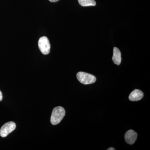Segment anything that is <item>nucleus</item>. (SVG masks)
Segmentation results:
<instances>
[{
    "label": "nucleus",
    "mask_w": 150,
    "mask_h": 150,
    "mask_svg": "<svg viewBox=\"0 0 150 150\" xmlns=\"http://www.w3.org/2000/svg\"><path fill=\"white\" fill-rule=\"evenodd\" d=\"M66 112L64 108L61 106L55 107L53 109L51 117V122L53 125H56L60 123L64 117Z\"/></svg>",
    "instance_id": "nucleus-1"
},
{
    "label": "nucleus",
    "mask_w": 150,
    "mask_h": 150,
    "mask_svg": "<svg viewBox=\"0 0 150 150\" xmlns=\"http://www.w3.org/2000/svg\"><path fill=\"white\" fill-rule=\"evenodd\" d=\"M77 78L81 83L85 85L93 83L96 80V77L94 76L84 72H79L78 73Z\"/></svg>",
    "instance_id": "nucleus-2"
},
{
    "label": "nucleus",
    "mask_w": 150,
    "mask_h": 150,
    "mask_svg": "<svg viewBox=\"0 0 150 150\" xmlns=\"http://www.w3.org/2000/svg\"><path fill=\"white\" fill-rule=\"evenodd\" d=\"M38 45L42 54L44 55L49 54L51 49V44L48 38L46 36L40 38L38 40Z\"/></svg>",
    "instance_id": "nucleus-3"
},
{
    "label": "nucleus",
    "mask_w": 150,
    "mask_h": 150,
    "mask_svg": "<svg viewBox=\"0 0 150 150\" xmlns=\"http://www.w3.org/2000/svg\"><path fill=\"white\" fill-rule=\"evenodd\" d=\"M16 128V123L13 121H10L5 123L0 129V136L3 138L6 137Z\"/></svg>",
    "instance_id": "nucleus-4"
},
{
    "label": "nucleus",
    "mask_w": 150,
    "mask_h": 150,
    "mask_svg": "<svg viewBox=\"0 0 150 150\" xmlns=\"http://www.w3.org/2000/svg\"><path fill=\"white\" fill-rule=\"evenodd\" d=\"M137 138V134L134 130L127 131L125 135V139L128 144L132 145L135 143Z\"/></svg>",
    "instance_id": "nucleus-5"
},
{
    "label": "nucleus",
    "mask_w": 150,
    "mask_h": 150,
    "mask_svg": "<svg viewBox=\"0 0 150 150\" xmlns=\"http://www.w3.org/2000/svg\"><path fill=\"white\" fill-rule=\"evenodd\" d=\"M144 97L143 92L139 89H135L130 93L129 99L131 101H138L142 99Z\"/></svg>",
    "instance_id": "nucleus-6"
},
{
    "label": "nucleus",
    "mask_w": 150,
    "mask_h": 150,
    "mask_svg": "<svg viewBox=\"0 0 150 150\" xmlns=\"http://www.w3.org/2000/svg\"><path fill=\"white\" fill-rule=\"evenodd\" d=\"M113 51L112 61L115 64L119 65L121 64V51L117 47H114Z\"/></svg>",
    "instance_id": "nucleus-7"
},
{
    "label": "nucleus",
    "mask_w": 150,
    "mask_h": 150,
    "mask_svg": "<svg viewBox=\"0 0 150 150\" xmlns=\"http://www.w3.org/2000/svg\"><path fill=\"white\" fill-rule=\"evenodd\" d=\"M80 4L82 6H95L96 2L95 0H78Z\"/></svg>",
    "instance_id": "nucleus-8"
},
{
    "label": "nucleus",
    "mask_w": 150,
    "mask_h": 150,
    "mask_svg": "<svg viewBox=\"0 0 150 150\" xmlns=\"http://www.w3.org/2000/svg\"><path fill=\"white\" fill-rule=\"evenodd\" d=\"M3 99V95L1 91H0V101H2Z\"/></svg>",
    "instance_id": "nucleus-9"
},
{
    "label": "nucleus",
    "mask_w": 150,
    "mask_h": 150,
    "mask_svg": "<svg viewBox=\"0 0 150 150\" xmlns=\"http://www.w3.org/2000/svg\"><path fill=\"white\" fill-rule=\"evenodd\" d=\"M49 1H50V2H56L58 1H59V0H49Z\"/></svg>",
    "instance_id": "nucleus-10"
},
{
    "label": "nucleus",
    "mask_w": 150,
    "mask_h": 150,
    "mask_svg": "<svg viewBox=\"0 0 150 150\" xmlns=\"http://www.w3.org/2000/svg\"><path fill=\"white\" fill-rule=\"evenodd\" d=\"M108 150H115L114 148H109L107 149Z\"/></svg>",
    "instance_id": "nucleus-11"
}]
</instances>
